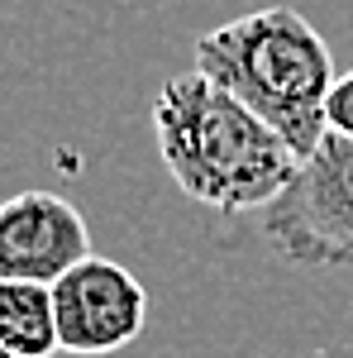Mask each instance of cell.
<instances>
[{
    "label": "cell",
    "mask_w": 353,
    "mask_h": 358,
    "mask_svg": "<svg viewBox=\"0 0 353 358\" xmlns=\"http://www.w3.org/2000/svg\"><path fill=\"white\" fill-rule=\"evenodd\" d=\"M91 253L82 210L57 192H20L0 201V277L48 282Z\"/></svg>",
    "instance_id": "cell-5"
},
{
    "label": "cell",
    "mask_w": 353,
    "mask_h": 358,
    "mask_svg": "<svg viewBox=\"0 0 353 358\" xmlns=\"http://www.w3.org/2000/svg\"><path fill=\"white\" fill-rule=\"evenodd\" d=\"M196 67L263 115L296 148V158L315 153V143L329 134L325 106L334 91V57L325 34L301 10L272 5L201 34Z\"/></svg>",
    "instance_id": "cell-2"
},
{
    "label": "cell",
    "mask_w": 353,
    "mask_h": 358,
    "mask_svg": "<svg viewBox=\"0 0 353 358\" xmlns=\"http://www.w3.org/2000/svg\"><path fill=\"white\" fill-rule=\"evenodd\" d=\"M0 358H20V354H10V349H5V344H0Z\"/></svg>",
    "instance_id": "cell-8"
},
{
    "label": "cell",
    "mask_w": 353,
    "mask_h": 358,
    "mask_svg": "<svg viewBox=\"0 0 353 358\" xmlns=\"http://www.w3.org/2000/svg\"><path fill=\"white\" fill-rule=\"evenodd\" d=\"M153 134L172 182L219 215H258L301 167L296 148L201 67L163 82Z\"/></svg>",
    "instance_id": "cell-1"
},
{
    "label": "cell",
    "mask_w": 353,
    "mask_h": 358,
    "mask_svg": "<svg viewBox=\"0 0 353 358\" xmlns=\"http://www.w3.org/2000/svg\"><path fill=\"white\" fill-rule=\"evenodd\" d=\"M57 306V339L77 358H101L134 344L148 320V292L129 268L115 258L86 253L77 268L53 282Z\"/></svg>",
    "instance_id": "cell-4"
},
{
    "label": "cell",
    "mask_w": 353,
    "mask_h": 358,
    "mask_svg": "<svg viewBox=\"0 0 353 358\" xmlns=\"http://www.w3.org/2000/svg\"><path fill=\"white\" fill-rule=\"evenodd\" d=\"M258 229L287 263L353 273V138L329 129L287 192L258 210Z\"/></svg>",
    "instance_id": "cell-3"
},
{
    "label": "cell",
    "mask_w": 353,
    "mask_h": 358,
    "mask_svg": "<svg viewBox=\"0 0 353 358\" xmlns=\"http://www.w3.org/2000/svg\"><path fill=\"white\" fill-rule=\"evenodd\" d=\"M0 344L20 358H53L57 339V306L48 282H15L0 277Z\"/></svg>",
    "instance_id": "cell-6"
},
{
    "label": "cell",
    "mask_w": 353,
    "mask_h": 358,
    "mask_svg": "<svg viewBox=\"0 0 353 358\" xmlns=\"http://www.w3.org/2000/svg\"><path fill=\"white\" fill-rule=\"evenodd\" d=\"M329 129H339V134L353 138V67L344 72V77H334V91H329Z\"/></svg>",
    "instance_id": "cell-7"
}]
</instances>
